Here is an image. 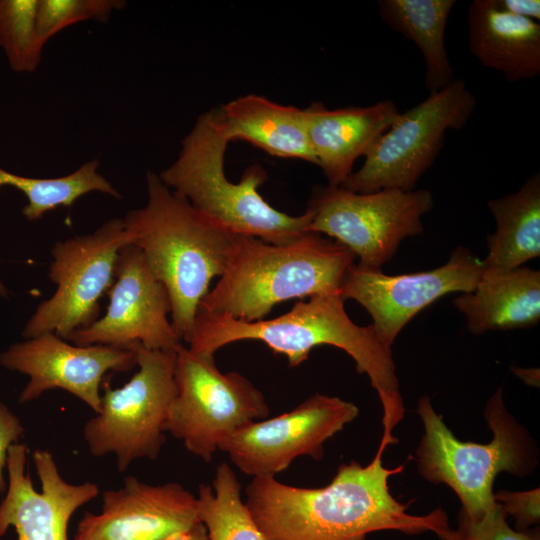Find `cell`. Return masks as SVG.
Masks as SVG:
<instances>
[{"label": "cell", "mask_w": 540, "mask_h": 540, "mask_svg": "<svg viewBox=\"0 0 540 540\" xmlns=\"http://www.w3.org/2000/svg\"><path fill=\"white\" fill-rule=\"evenodd\" d=\"M161 540H209V537L206 527L199 522L186 530L173 533Z\"/></svg>", "instance_id": "1f68e13d"}, {"label": "cell", "mask_w": 540, "mask_h": 540, "mask_svg": "<svg viewBox=\"0 0 540 540\" xmlns=\"http://www.w3.org/2000/svg\"><path fill=\"white\" fill-rule=\"evenodd\" d=\"M0 365L29 377L19 403L36 400L52 389H62L97 414L105 375L109 371H130L137 363L134 349L99 344L79 346L54 333H44L10 345L0 353Z\"/></svg>", "instance_id": "9a60e30c"}, {"label": "cell", "mask_w": 540, "mask_h": 540, "mask_svg": "<svg viewBox=\"0 0 540 540\" xmlns=\"http://www.w3.org/2000/svg\"><path fill=\"white\" fill-rule=\"evenodd\" d=\"M454 305L475 335L535 326L540 319V271L522 266L484 270L475 290L459 295Z\"/></svg>", "instance_id": "44dd1931"}, {"label": "cell", "mask_w": 540, "mask_h": 540, "mask_svg": "<svg viewBox=\"0 0 540 540\" xmlns=\"http://www.w3.org/2000/svg\"><path fill=\"white\" fill-rule=\"evenodd\" d=\"M98 165V161H89L76 171L56 178L26 177L0 167V187L8 185L21 191L28 201L22 214L28 221H36L57 207H70L89 192L97 191L121 198L111 183L98 173Z\"/></svg>", "instance_id": "cb8c5ba5"}, {"label": "cell", "mask_w": 540, "mask_h": 540, "mask_svg": "<svg viewBox=\"0 0 540 540\" xmlns=\"http://www.w3.org/2000/svg\"><path fill=\"white\" fill-rule=\"evenodd\" d=\"M230 143L215 108L201 114L183 138L177 159L158 176L173 192L236 235L258 238L275 245L290 244L308 232L310 215H289L271 206L259 193L267 173L252 164L240 181L225 173Z\"/></svg>", "instance_id": "5b68a950"}, {"label": "cell", "mask_w": 540, "mask_h": 540, "mask_svg": "<svg viewBox=\"0 0 540 540\" xmlns=\"http://www.w3.org/2000/svg\"><path fill=\"white\" fill-rule=\"evenodd\" d=\"M99 514L85 512L74 540H161L199 523L197 497L181 484L144 483L134 476L102 494Z\"/></svg>", "instance_id": "e0dca14e"}, {"label": "cell", "mask_w": 540, "mask_h": 540, "mask_svg": "<svg viewBox=\"0 0 540 540\" xmlns=\"http://www.w3.org/2000/svg\"><path fill=\"white\" fill-rule=\"evenodd\" d=\"M121 0H38L37 29L46 42L64 28L78 22H107L114 10L122 9Z\"/></svg>", "instance_id": "4316f807"}, {"label": "cell", "mask_w": 540, "mask_h": 540, "mask_svg": "<svg viewBox=\"0 0 540 540\" xmlns=\"http://www.w3.org/2000/svg\"><path fill=\"white\" fill-rule=\"evenodd\" d=\"M303 111L310 147L330 186H341L357 158L367 154L400 114L391 100L337 109L316 101Z\"/></svg>", "instance_id": "ac0fdd59"}, {"label": "cell", "mask_w": 540, "mask_h": 540, "mask_svg": "<svg viewBox=\"0 0 540 540\" xmlns=\"http://www.w3.org/2000/svg\"><path fill=\"white\" fill-rule=\"evenodd\" d=\"M377 3L382 20L420 49L429 94L456 79L445 48L446 24L455 0H379Z\"/></svg>", "instance_id": "603a6c76"}, {"label": "cell", "mask_w": 540, "mask_h": 540, "mask_svg": "<svg viewBox=\"0 0 540 540\" xmlns=\"http://www.w3.org/2000/svg\"><path fill=\"white\" fill-rule=\"evenodd\" d=\"M340 294L298 301L287 313L272 319L243 322L224 315L197 312L189 349L214 355L221 347L242 340L265 343L274 353L287 357L297 367L313 348L332 345L345 351L366 374L383 408V438L380 446L397 442L393 430L404 417L392 349L377 337L373 325L359 326L348 316Z\"/></svg>", "instance_id": "7a4b0ae2"}, {"label": "cell", "mask_w": 540, "mask_h": 540, "mask_svg": "<svg viewBox=\"0 0 540 540\" xmlns=\"http://www.w3.org/2000/svg\"><path fill=\"white\" fill-rule=\"evenodd\" d=\"M417 413L424 435L416 451L420 474L432 483H444L458 495L461 511L479 520L493 511V482L500 472L524 476L537 465V451L527 430L505 407L502 388L488 400L485 418L493 432L488 444L462 442L437 414L428 396H422Z\"/></svg>", "instance_id": "8992f818"}, {"label": "cell", "mask_w": 540, "mask_h": 540, "mask_svg": "<svg viewBox=\"0 0 540 540\" xmlns=\"http://www.w3.org/2000/svg\"><path fill=\"white\" fill-rule=\"evenodd\" d=\"M467 18L469 49L482 65L509 82L539 76V21L508 13L495 0H474Z\"/></svg>", "instance_id": "d6986e66"}, {"label": "cell", "mask_w": 540, "mask_h": 540, "mask_svg": "<svg viewBox=\"0 0 540 540\" xmlns=\"http://www.w3.org/2000/svg\"><path fill=\"white\" fill-rule=\"evenodd\" d=\"M175 381L177 393L164 431L205 462L238 429L270 413L262 391L245 376L221 372L214 355L194 352L183 344L176 349Z\"/></svg>", "instance_id": "ba28073f"}, {"label": "cell", "mask_w": 540, "mask_h": 540, "mask_svg": "<svg viewBox=\"0 0 540 540\" xmlns=\"http://www.w3.org/2000/svg\"><path fill=\"white\" fill-rule=\"evenodd\" d=\"M434 205L426 189L356 193L341 186L313 188L306 211L308 232L325 234L359 258L358 266L381 270L400 243L424 231L422 216Z\"/></svg>", "instance_id": "9c48e42d"}, {"label": "cell", "mask_w": 540, "mask_h": 540, "mask_svg": "<svg viewBox=\"0 0 540 540\" xmlns=\"http://www.w3.org/2000/svg\"><path fill=\"white\" fill-rule=\"evenodd\" d=\"M23 433L24 427L19 417L0 402V493L6 491L8 486L4 471L7 470L9 448L18 443Z\"/></svg>", "instance_id": "f546056e"}, {"label": "cell", "mask_w": 540, "mask_h": 540, "mask_svg": "<svg viewBox=\"0 0 540 540\" xmlns=\"http://www.w3.org/2000/svg\"><path fill=\"white\" fill-rule=\"evenodd\" d=\"M147 202L123 218L128 244L143 253L168 291L171 323L189 343L201 300L220 276L235 236L167 187L158 174H146Z\"/></svg>", "instance_id": "3957f363"}, {"label": "cell", "mask_w": 540, "mask_h": 540, "mask_svg": "<svg viewBox=\"0 0 540 540\" xmlns=\"http://www.w3.org/2000/svg\"><path fill=\"white\" fill-rule=\"evenodd\" d=\"M106 313L66 340L79 346L109 345L133 349L176 350L182 341L168 315L167 289L150 271L143 253L134 245L123 246L116 262L114 281L108 290Z\"/></svg>", "instance_id": "5bb4252c"}, {"label": "cell", "mask_w": 540, "mask_h": 540, "mask_svg": "<svg viewBox=\"0 0 540 540\" xmlns=\"http://www.w3.org/2000/svg\"><path fill=\"white\" fill-rule=\"evenodd\" d=\"M355 258L344 245L317 233L285 245L236 235L220 279L198 311L243 322L263 320L279 303L340 294Z\"/></svg>", "instance_id": "277c9868"}, {"label": "cell", "mask_w": 540, "mask_h": 540, "mask_svg": "<svg viewBox=\"0 0 540 540\" xmlns=\"http://www.w3.org/2000/svg\"><path fill=\"white\" fill-rule=\"evenodd\" d=\"M511 370L516 376L522 379L526 384L539 386V369L512 367Z\"/></svg>", "instance_id": "d6a6232c"}, {"label": "cell", "mask_w": 540, "mask_h": 540, "mask_svg": "<svg viewBox=\"0 0 540 540\" xmlns=\"http://www.w3.org/2000/svg\"><path fill=\"white\" fill-rule=\"evenodd\" d=\"M483 272V261L458 246L444 265L416 273L387 275L354 263L344 276L340 295L366 309L380 342L391 349L416 314L444 295L474 291Z\"/></svg>", "instance_id": "4fadbf2b"}, {"label": "cell", "mask_w": 540, "mask_h": 540, "mask_svg": "<svg viewBox=\"0 0 540 540\" xmlns=\"http://www.w3.org/2000/svg\"><path fill=\"white\" fill-rule=\"evenodd\" d=\"M37 7L38 0H0V47L15 72H34L40 63Z\"/></svg>", "instance_id": "484cf974"}, {"label": "cell", "mask_w": 540, "mask_h": 540, "mask_svg": "<svg viewBox=\"0 0 540 540\" xmlns=\"http://www.w3.org/2000/svg\"><path fill=\"white\" fill-rule=\"evenodd\" d=\"M475 106L474 95L461 79L429 94L398 115L364 156L361 168L341 187L356 193L414 190L440 152L446 131L464 127Z\"/></svg>", "instance_id": "30bf717a"}, {"label": "cell", "mask_w": 540, "mask_h": 540, "mask_svg": "<svg viewBox=\"0 0 540 540\" xmlns=\"http://www.w3.org/2000/svg\"><path fill=\"white\" fill-rule=\"evenodd\" d=\"M27 452L22 443L13 444L8 451V486L0 503V537L12 526L18 540H68L72 515L98 495V485L68 483L59 473L52 453L37 449L32 459L41 483L38 492L26 472Z\"/></svg>", "instance_id": "2e32d148"}, {"label": "cell", "mask_w": 540, "mask_h": 540, "mask_svg": "<svg viewBox=\"0 0 540 540\" xmlns=\"http://www.w3.org/2000/svg\"><path fill=\"white\" fill-rule=\"evenodd\" d=\"M539 492V488L521 492L499 491L493 497L507 516L514 517L516 530L523 531L539 523Z\"/></svg>", "instance_id": "f1b7e54d"}, {"label": "cell", "mask_w": 540, "mask_h": 540, "mask_svg": "<svg viewBox=\"0 0 540 540\" xmlns=\"http://www.w3.org/2000/svg\"><path fill=\"white\" fill-rule=\"evenodd\" d=\"M358 407L339 397L315 394L289 412L253 421L219 447L244 474L275 477L300 456L320 460L324 443L358 416Z\"/></svg>", "instance_id": "7c38bea8"}, {"label": "cell", "mask_w": 540, "mask_h": 540, "mask_svg": "<svg viewBox=\"0 0 540 540\" xmlns=\"http://www.w3.org/2000/svg\"><path fill=\"white\" fill-rule=\"evenodd\" d=\"M497 5L504 11L529 18L535 21L540 20L539 0H495Z\"/></svg>", "instance_id": "4dcf8cb0"}, {"label": "cell", "mask_w": 540, "mask_h": 540, "mask_svg": "<svg viewBox=\"0 0 540 540\" xmlns=\"http://www.w3.org/2000/svg\"><path fill=\"white\" fill-rule=\"evenodd\" d=\"M231 141L243 140L269 155L317 165L310 147L304 111L248 94L215 108Z\"/></svg>", "instance_id": "ffe728a7"}, {"label": "cell", "mask_w": 540, "mask_h": 540, "mask_svg": "<svg viewBox=\"0 0 540 540\" xmlns=\"http://www.w3.org/2000/svg\"><path fill=\"white\" fill-rule=\"evenodd\" d=\"M383 452L362 466L341 464L331 482L320 488L283 484L275 477H254L245 488L247 506L265 540H367L371 532L396 530L408 535L449 528L438 508L426 515L406 512L408 505L389 491Z\"/></svg>", "instance_id": "6da1fadb"}, {"label": "cell", "mask_w": 540, "mask_h": 540, "mask_svg": "<svg viewBox=\"0 0 540 540\" xmlns=\"http://www.w3.org/2000/svg\"><path fill=\"white\" fill-rule=\"evenodd\" d=\"M128 244L123 219L106 221L94 233L55 243L49 278L55 293L41 302L22 337L54 333L67 339L99 318V300L110 289L120 249Z\"/></svg>", "instance_id": "8fae6325"}, {"label": "cell", "mask_w": 540, "mask_h": 540, "mask_svg": "<svg viewBox=\"0 0 540 540\" xmlns=\"http://www.w3.org/2000/svg\"><path fill=\"white\" fill-rule=\"evenodd\" d=\"M139 370L122 387L105 381L101 409L83 428L92 456L114 454L119 472L140 458L155 460L166 442L164 423L176 396V350L133 347Z\"/></svg>", "instance_id": "52a82bcc"}, {"label": "cell", "mask_w": 540, "mask_h": 540, "mask_svg": "<svg viewBox=\"0 0 540 540\" xmlns=\"http://www.w3.org/2000/svg\"><path fill=\"white\" fill-rule=\"evenodd\" d=\"M496 231L487 236L484 270L504 272L540 255V174L534 173L513 194L488 202Z\"/></svg>", "instance_id": "7402d4cb"}, {"label": "cell", "mask_w": 540, "mask_h": 540, "mask_svg": "<svg viewBox=\"0 0 540 540\" xmlns=\"http://www.w3.org/2000/svg\"><path fill=\"white\" fill-rule=\"evenodd\" d=\"M198 519L209 540H265L242 500L241 484L227 463L215 472L212 486L198 488Z\"/></svg>", "instance_id": "d4e9b609"}, {"label": "cell", "mask_w": 540, "mask_h": 540, "mask_svg": "<svg viewBox=\"0 0 540 540\" xmlns=\"http://www.w3.org/2000/svg\"><path fill=\"white\" fill-rule=\"evenodd\" d=\"M506 518L507 515L498 503L493 511L479 520H471L460 511L458 527H449L437 536L441 540H540L538 529H513Z\"/></svg>", "instance_id": "83f0119b"}]
</instances>
